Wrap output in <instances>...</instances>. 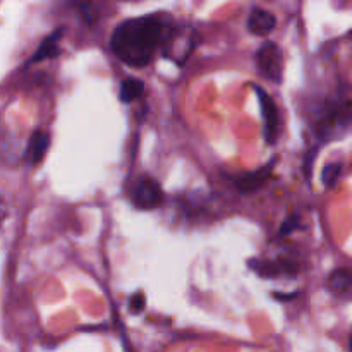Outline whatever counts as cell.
Returning a JSON list of instances; mask_svg holds the SVG:
<instances>
[{"instance_id": "obj_1", "label": "cell", "mask_w": 352, "mask_h": 352, "mask_svg": "<svg viewBox=\"0 0 352 352\" xmlns=\"http://www.w3.org/2000/svg\"><path fill=\"white\" fill-rule=\"evenodd\" d=\"M164 16H143L127 19L113 30L110 48L119 60L133 67H144L153 60L158 47L168 34Z\"/></svg>"}, {"instance_id": "obj_2", "label": "cell", "mask_w": 352, "mask_h": 352, "mask_svg": "<svg viewBox=\"0 0 352 352\" xmlns=\"http://www.w3.org/2000/svg\"><path fill=\"white\" fill-rule=\"evenodd\" d=\"M311 126L316 136L322 140H340L351 131L352 112L346 103L327 100L318 103L313 110Z\"/></svg>"}, {"instance_id": "obj_3", "label": "cell", "mask_w": 352, "mask_h": 352, "mask_svg": "<svg viewBox=\"0 0 352 352\" xmlns=\"http://www.w3.org/2000/svg\"><path fill=\"white\" fill-rule=\"evenodd\" d=\"M258 72L272 82H282L284 76V54L274 41H267L256 52Z\"/></svg>"}, {"instance_id": "obj_4", "label": "cell", "mask_w": 352, "mask_h": 352, "mask_svg": "<svg viewBox=\"0 0 352 352\" xmlns=\"http://www.w3.org/2000/svg\"><path fill=\"white\" fill-rule=\"evenodd\" d=\"M254 91H256L258 100H260L261 113H263L265 140H267V143L275 144L277 143L278 136H280V131H282V120H280V112H278V107H277V103H275V100L268 95L267 89H263L261 86L256 85L254 86Z\"/></svg>"}, {"instance_id": "obj_5", "label": "cell", "mask_w": 352, "mask_h": 352, "mask_svg": "<svg viewBox=\"0 0 352 352\" xmlns=\"http://www.w3.org/2000/svg\"><path fill=\"white\" fill-rule=\"evenodd\" d=\"M131 199H133L136 208L155 210L164 201V191H162V186L155 179L144 177L134 184Z\"/></svg>"}, {"instance_id": "obj_6", "label": "cell", "mask_w": 352, "mask_h": 352, "mask_svg": "<svg viewBox=\"0 0 352 352\" xmlns=\"http://www.w3.org/2000/svg\"><path fill=\"white\" fill-rule=\"evenodd\" d=\"M277 26V17L267 9L261 7H253L248 16V30L250 33L256 34V36H267Z\"/></svg>"}, {"instance_id": "obj_7", "label": "cell", "mask_w": 352, "mask_h": 352, "mask_svg": "<svg viewBox=\"0 0 352 352\" xmlns=\"http://www.w3.org/2000/svg\"><path fill=\"white\" fill-rule=\"evenodd\" d=\"M62 34H64V28H58V30H55L54 33L48 34V36L41 41L38 50L33 54V57L30 58V64L47 60V58H52V57H57L58 50H60L58 47H60Z\"/></svg>"}, {"instance_id": "obj_8", "label": "cell", "mask_w": 352, "mask_h": 352, "mask_svg": "<svg viewBox=\"0 0 352 352\" xmlns=\"http://www.w3.org/2000/svg\"><path fill=\"white\" fill-rule=\"evenodd\" d=\"M48 146H50V136L45 131L38 129L31 134L30 144H28V157L31 164H38L45 158Z\"/></svg>"}, {"instance_id": "obj_9", "label": "cell", "mask_w": 352, "mask_h": 352, "mask_svg": "<svg viewBox=\"0 0 352 352\" xmlns=\"http://www.w3.org/2000/svg\"><path fill=\"white\" fill-rule=\"evenodd\" d=\"M327 287L332 292H347L352 287V272L349 268H337L327 278Z\"/></svg>"}, {"instance_id": "obj_10", "label": "cell", "mask_w": 352, "mask_h": 352, "mask_svg": "<svg viewBox=\"0 0 352 352\" xmlns=\"http://www.w3.org/2000/svg\"><path fill=\"white\" fill-rule=\"evenodd\" d=\"M144 93V82L138 78H126L120 82L119 98L122 103H131Z\"/></svg>"}, {"instance_id": "obj_11", "label": "cell", "mask_w": 352, "mask_h": 352, "mask_svg": "<svg viewBox=\"0 0 352 352\" xmlns=\"http://www.w3.org/2000/svg\"><path fill=\"white\" fill-rule=\"evenodd\" d=\"M250 267L263 278H275V277H278L280 274H287L289 272V270H285V268H282L278 263H272V261L251 260Z\"/></svg>"}, {"instance_id": "obj_12", "label": "cell", "mask_w": 352, "mask_h": 352, "mask_svg": "<svg viewBox=\"0 0 352 352\" xmlns=\"http://www.w3.org/2000/svg\"><path fill=\"white\" fill-rule=\"evenodd\" d=\"M270 168L272 167H267L263 170L254 172V174H246L243 179H237V186L241 188V191H254V189L260 188Z\"/></svg>"}, {"instance_id": "obj_13", "label": "cell", "mask_w": 352, "mask_h": 352, "mask_svg": "<svg viewBox=\"0 0 352 352\" xmlns=\"http://www.w3.org/2000/svg\"><path fill=\"white\" fill-rule=\"evenodd\" d=\"M340 174H342V165L340 164H329L323 167L322 172V182L325 188H333L339 181Z\"/></svg>"}, {"instance_id": "obj_14", "label": "cell", "mask_w": 352, "mask_h": 352, "mask_svg": "<svg viewBox=\"0 0 352 352\" xmlns=\"http://www.w3.org/2000/svg\"><path fill=\"white\" fill-rule=\"evenodd\" d=\"M296 229H301V222H299L298 213H292L280 227V236H289V234L294 232Z\"/></svg>"}, {"instance_id": "obj_15", "label": "cell", "mask_w": 352, "mask_h": 352, "mask_svg": "<svg viewBox=\"0 0 352 352\" xmlns=\"http://www.w3.org/2000/svg\"><path fill=\"white\" fill-rule=\"evenodd\" d=\"M144 306H146V298H144L143 292H136V294L131 296L129 309H131V313H133V315H138V313L143 311Z\"/></svg>"}, {"instance_id": "obj_16", "label": "cell", "mask_w": 352, "mask_h": 352, "mask_svg": "<svg viewBox=\"0 0 352 352\" xmlns=\"http://www.w3.org/2000/svg\"><path fill=\"white\" fill-rule=\"evenodd\" d=\"M349 351L352 352V330H351V337H349Z\"/></svg>"}]
</instances>
